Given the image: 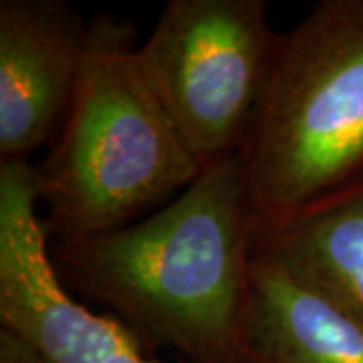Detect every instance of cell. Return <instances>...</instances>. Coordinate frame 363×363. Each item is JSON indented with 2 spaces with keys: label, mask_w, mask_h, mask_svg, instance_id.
I'll list each match as a JSON object with an SVG mask.
<instances>
[{
  "label": "cell",
  "mask_w": 363,
  "mask_h": 363,
  "mask_svg": "<svg viewBox=\"0 0 363 363\" xmlns=\"http://www.w3.org/2000/svg\"><path fill=\"white\" fill-rule=\"evenodd\" d=\"M281 39L267 0H169L138 59L200 168L240 154Z\"/></svg>",
  "instance_id": "cell-4"
},
{
  "label": "cell",
  "mask_w": 363,
  "mask_h": 363,
  "mask_svg": "<svg viewBox=\"0 0 363 363\" xmlns=\"http://www.w3.org/2000/svg\"><path fill=\"white\" fill-rule=\"evenodd\" d=\"M89 25L65 0H0V162L28 160L61 130Z\"/></svg>",
  "instance_id": "cell-6"
},
{
  "label": "cell",
  "mask_w": 363,
  "mask_h": 363,
  "mask_svg": "<svg viewBox=\"0 0 363 363\" xmlns=\"http://www.w3.org/2000/svg\"><path fill=\"white\" fill-rule=\"evenodd\" d=\"M257 220L245 162L210 164L147 218L52 242L61 283L104 307L142 345L192 363H245L242 325Z\"/></svg>",
  "instance_id": "cell-1"
},
{
  "label": "cell",
  "mask_w": 363,
  "mask_h": 363,
  "mask_svg": "<svg viewBox=\"0 0 363 363\" xmlns=\"http://www.w3.org/2000/svg\"><path fill=\"white\" fill-rule=\"evenodd\" d=\"M363 321V178L277 228L257 230L255 248Z\"/></svg>",
  "instance_id": "cell-8"
},
{
  "label": "cell",
  "mask_w": 363,
  "mask_h": 363,
  "mask_svg": "<svg viewBox=\"0 0 363 363\" xmlns=\"http://www.w3.org/2000/svg\"><path fill=\"white\" fill-rule=\"evenodd\" d=\"M0 325L51 363H162L61 283L39 218L37 166L28 160L0 162Z\"/></svg>",
  "instance_id": "cell-5"
},
{
  "label": "cell",
  "mask_w": 363,
  "mask_h": 363,
  "mask_svg": "<svg viewBox=\"0 0 363 363\" xmlns=\"http://www.w3.org/2000/svg\"><path fill=\"white\" fill-rule=\"evenodd\" d=\"M135 26L95 14L77 87L37 166L49 242L111 233L166 206L200 176L138 59Z\"/></svg>",
  "instance_id": "cell-2"
},
{
  "label": "cell",
  "mask_w": 363,
  "mask_h": 363,
  "mask_svg": "<svg viewBox=\"0 0 363 363\" xmlns=\"http://www.w3.org/2000/svg\"><path fill=\"white\" fill-rule=\"evenodd\" d=\"M245 162L257 230L363 178V0H321L283 35Z\"/></svg>",
  "instance_id": "cell-3"
},
{
  "label": "cell",
  "mask_w": 363,
  "mask_h": 363,
  "mask_svg": "<svg viewBox=\"0 0 363 363\" xmlns=\"http://www.w3.org/2000/svg\"><path fill=\"white\" fill-rule=\"evenodd\" d=\"M245 363H363V321L285 264L252 250Z\"/></svg>",
  "instance_id": "cell-7"
},
{
  "label": "cell",
  "mask_w": 363,
  "mask_h": 363,
  "mask_svg": "<svg viewBox=\"0 0 363 363\" xmlns=\"http://www.w3.org/2000/svg\"><path fill=\"white\" fill-rule=\"evenodd\" d=\"M0 363H51L28 341L14 335L9 329H0Z\"/></svg>",
  "instance_id": "cell-9"
}]
</instances>
